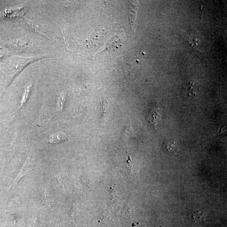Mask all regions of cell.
<instances>
[{
  "instance_id": "obj_7",
  "label": "cell",
  "mask_w": 227,
  "mask_h": 227,
  "mask_svg": "<svg viewBox=\"0 0 227 227\" xmlns=\"http://www.w3.org/2000/svg\"><path fill=\"white\" fill-rule=\"evenodd\" d=\"M166 149L169 152H174L178 150V147L175 142H169L166 146Z\"/></svg>"
},
{
  "instance_id": "obj_2",
  "label": "cell",
  "mask_w": 227,
  "mask_h": 227,
  "mask_svg": "<svg viewBox=\"0 0 227 227\" xmlns=\"http://www.w3.org/2000/svg\"><path fill=\"white\" fill-rule=\"evenodd\" d=\"M67 139V136L62 132H57L51 135L49 137V142L51 143H57L65 141Z\"/></svg>"
},
{
  "instance_id": "obj_4",
  "label": "cell",
  "mask_w": 227,
  "mask_h": 227,
  "mask_svg": "<svg viewBox=\"0 0 227 227\" xmlns=\"http://www.w3.org/2000/svg\"><path fill=\"white\" fill-rule=\"evenodd\" d=\"M136 15V10H135V6L131 5L129 9V19L132 28H133V26H134Z\"/></svg>"
},
{
  "instance_id": "obj_6",
  "label": "cell",
  "mask_w": 227,
  "mask_h": 227,
  "mask_svg": "<svg viewBox=\"0 0 227 227\" xmlns=\"http://www.w3.org/2000/svg\"><path fill=\"white\" fill-rule=\"evenodd\" d=\"M30 87L31 86H27L25 89L24 90L23 94H22V97H21V100L20 102V106H23V105L25 104V102L29 94V91H30Z\"/></svg>"
},
{
  "instance_id": "obj_5",
  "label": "cell",
  "mask_w": 227,
  "mask_h": 227,
  "mask_svg": "<svg viewBox=\"0 0 227 227\" xmlns=\"http://www.w3.org/2000/svg\"><path fill=\"white\" fill-rule=\"evenodd\" d=\"M30 170V168L28 167L26 165H25L23 166L22 168H21V170L19 172V173L18 174L17 176L16 177V179L13 181V184L14 185L17 183L18 181L19 180V179L21 178L22 177L24 176Z\"/></svg>"
},
{
  "instance_id": "obj_3",
  "label": "cell",
  "mask_w": 227,
  "mask_h": 227,
  "mask_svg": "<svg viewBox=\"0 0 227 227\" xmlns=\"http://www.w3.org/2000/svg\"><path fill=\"white\" fill-rule=\"evenodd\" d=\"M64 40V44H65V47L66 49L69 51H71L73 49L74 47V45L73 42H72L71 40H70L69 36L67 35L66 31L64 30H62Z\"/></svg>"
},
{
  "instance_id": "obj_10",
  "label": "cell",
  "mask_w": 227,
  "mask_h": 227,
  "mask_svg": "<svg viewBox=\"0 0 227 227\" xmlns=\"http://www.w3.org/2000/svg\"><path fill=\"white\" fill-rule=\"evenodd\" d=\"M131 159L130 158V157H129V159H128V160H127V169H128L129 171H131V166L130 165V162H131Z\"/></svg>"
},
{
  "instance_id": "obj_9",
  "label": "cell",
  "mask_w": 227,
  "mask_h": 227,
  "mask_svg": "<svg viewBox=\"0 0 227 227\" xmlns=\"http://www.w3.org/2000/svg\"><path fill=\"white\" fill-rule=\"evenodd\" d=\"M64 94H61L59 97V100H58V107H59V110H61L62 108V106L64 103Z\"/></svg>"
},
{
  "instance_id": "obj_11",
  "label": "cell",
  "mask_w": 227,
  "mask_h": 227,
  "mask_svg": "<svg viewBox=\"0 0 227 227\" xmlns=\"http://www.w3.org/2000/svg\"><path fill=\"white\" fill-rule=\"evenodd\" d=\"M162 227V226H160V227Z\"/></svg>"
},
{
  "instance_id": "obj_1",
  "label": "cell",
  "mask_w": 227,
  "mask_h": 227,
  "mask_svg": "<svg viewBox=\"0 0 227 227\" xmlns=\"http://www.w3.org/2000/svg\"><path fill=\"white\" fill-rule=\"evenodd\" d=\"M161 110L157 102L153 103L150 107L147 115V120L154 126L157 125L161 118Z\"/></svg>"
},
{
  "instance_id": "obj_8",
  "label": "cell",
  "mask_w": 227,
  "mask_h": 227,
  "mask_svg": "<svg viewBox=\"0 0 227 227\" xmlns=\"http://www.w3.org/2000/svg\"><path fill=\"white\" fill-rule=\"evenodd\" d=\"M203 217V214L200 211L195 212L193 213L192 216L194 222L200 221L202 220Z\"/></svg>"
}]
</instances>
